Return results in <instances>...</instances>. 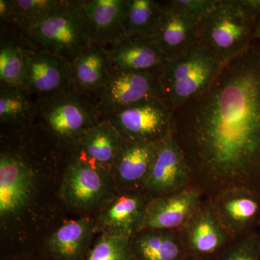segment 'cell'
<instances>
[{
    "label": "cell",
    "mask_w": 260,
    "mask_h": 260,
    "mask_svg": "<svg viewBox=\"0 0 260 260\" xmlns=\"http://www.w3.org/2000/svg\"><path fill=\"white\" fill-rule=\"evenodd\" d=\"M172 131L205 200L235 187L260 193V46L224 64L209 88L173 110Z\"/></svg>",
    "instance_id": "obj_1"
},
{
    "label": "cell",
    "mask_w": 260,
    "mask_h": 260,
    "mask_svg": "<svg viewBox=\"0 0 260 260\" xmlns=\"http://www.w3.org/2000/svg\"><path fill=\"white\" fill-rule=\"evenodd\" d=\"M260 0H219L218 5L198 21V39L222 64L251 45Z\"/></svg>",
    "instance_id": "obj_2"
},
{
    "label": "cell",
    "mask_w": 260,
    "mask_h": 260,
    "mask_svg": "<svg viewBox=\"0 0 260 260\" xmlns=\"http://www.w3.org/2000/svg\"><path fill=\"white\" fill-rule=\"evenodd\" d=\"M222 66L200 42L182 56L166 59L159 70L162 100L174 110L209 88Z\"/></svg>",
    "instance_id": "obj_3"
},
{
    "label": "cell",
    "mask_w": 260,
    "mask_h": 260,
    "mask_svg": "<svg viewBox=\"0 0 260 260\" xmlns=\"http://www.w3.org/2000/svg\"><path fill=\"white\" fill-rule=\"evenodd\" d=\"M23 30L34 49L53 53L70 63L95 42L80 1L70 2L68 6Z\"/></svg>",
    "instance_id": "obj_4"
},
{
    "label": "cell",
    "mask_w": 260,
    "mask_h": 260,
    "mask_svg": "<svg viewBox=\"0 0 260 260\" xmlns=\"http://www.w3.org/2000/svg\"><path fill=\"white\" fill-rule=\"evenodd\" d=\"M37 114L56 136L74 140L103 119L93 97L76 90L52 96L39 98Z\"/></svg>",
    "instance_id": "obj_5"
},
{
    "label": "cell",
    "mask_w": 260,
    "mask_h": 260,
    "mask_svg": "<svg viewBox=\"0 0 260 260\" xmlns=\"http://www.w3.org/2000/svg\"><path fill=\"white\" fill-rule=\"evenodd\" d=\"M173 111L165 102L151 99L109 114L104 119L125 141L160 143L172 133Z\"/></svg>",
    "instance_id": "obj_6"
},
{
    "label": "cell",
    "mask_w": 260,
    "mask_h": 260,
    "mask_svg": "<svg viewBox=\"0 0 260 260\" xmlns=\"http://www.w3.org/2000/svg\"><path fill=\"white\" fill-rule=\"evenodd\" d=\"M151 99L162 100L158 71H127L112 68L109 79L96 96L103 117Z\"/></svg>",
    "instance_id": "obj_7"
},
{
    "label": "cell",
    "mask_w": 260,
    "mask_h": 260,
    "mask_svg": "<svg viewBox=\"0 0 260 260\" xmlns=\"http://www.w3.org/2000/svg\"><path fill=\"white\" fill-rule=\"evenodd\" d=\"M25 60L23 88L39 98L52 96L79 90L71 65L60 56L47 51L23 47Z\"/></svg>",
    "instance_id": "obj_8"
},
{
    "label": "cell",
    "mask_w": 260,
    "mask_h": 260,
    "mask_svg": "<svg viewBox=\"0 0 260 260\" xmlns=\"http://www.w3.org/2000/svg\"><path fill=\"white\" fill-rule=\"evenodd\" d=\"M209 201L214 213L233 239L254 232L260 222V193L235 187L219 193Z\"/></svg>",
    "instance_id": "obj_9"
},
{
    "label": "cell",
    "mask_w": 260,
    "mask_h": 260,
    "mask_svg": "<svg viewBox=\"0 0 260 260\" xmlns=\"http://www.w3.org/2000/svg\"><path fill=\"white\" fill-rule=\"evenodd\" d=\"M190 187V171L172 131L160 144L145 181L144 190L153 199Z\"/></svg>",
    "instance_id": "obj_10"
},
{
    "label": "cell",
    "mask_w": 260,
    "mask_h": 260,
    "mask_svg": "<svg viewBox=\"0 0 260 260\" xmlns=\"http://www.w3.org/2000/svg\"><path fill=\"white\" fill-rule=\"evenodd\" d=\"M180 233L187 256L196 259L216 260L234 240L207 200Z\"/></svg>",
    "instance_id": "obj_11"
},
{
    "label": "cell",
    "mask_w": 260,
    "mask_h": 260,
    "mask_svg": "<svg viewBox=\"0 0 260 260\" xmlns=\"http://www.w3.org/2000/svg\"><path fill=\"white\" fill-rule=\"evenodd\" d=\"M152 38L166 59H176L199 42L198 20L172 0L165 2Z\"/></svg>",
    "instance_id": "obj_12"
},
{
    "label": "cell",
    "mask_w": 260,
    "mask_h": 260,
    "mask_svg": "<svg viewBox=\"0 0 260 260\" xmlns=\"http://www.w3.org/2000/svg\"><path fill=\"white\" fill-rule=\"evenodd\" d=\"M204 200L201 193L194 187L153 198L147 208L142 231H181L200 209Z\"/></svg>",
    "instance_id": "obj_13"
},
{
    "label": "cell",
    "mask_w": 260,
    "mask_h": 260,
    "mask_svg": "<svg viewBox=\"0 0 260 260\" xmlns=\"http://www.w3.org/2000/svg\"><path fill=\"white\" fill-rule=\"evenodd\" d=\"M107 170L75 159L65 172L61 194L74 208H90L107 194Z\"/></svg>",
    "instance_id": "obj_14"
},
{
    "label": "cell",
    "mask_w": 260,
    "mask_h": 260,
    "mask_svg": "<svg viewBox=\"0 0 260 260\" xmlns=\"http://www.w3.org/2000/svg\"><path fill=\"white\" fill-rule=\"evenodd\" d=\"M30 168L13 154L0 157V214L8 216L20 211L28 204L34 186Z\"/></svg>",
    "instance_id": "obj_15"
},
{
    "label": "cell",
    "mask_w": 260,
    "mask_h": 260,
    "mask_svg": "<svg viewBox=\"0 0 260 260\" xmlns=\"http://www.w3.org/2000/svg\"><path fill=\"white\" fill-rule=\"evenodd\" d=\"M152 199L144 189L122 191L101 216L100 225L105 234L134 237L143 229Z\"/></svg>",
    "instance_id": "obj_16"
},
{
    "label": "cell",
    "mask_w": 260,
    "mask_h": 260,
    "mask_svg": "<svg viewBox=\"0 0 260 260\" xmlns=\"http://www.w3.org/2000/svg\"><path fill=\"white\" fill-rule=\"evenodd\" d=\"M162 142L140 143L124 140L113 166L114 176L122 191L144 189L150 168Z\"/></svg>",
    "instance_id": "obj_17"
},
{
    "label": "cell",
    "mask_w": 260,
    "mask_h": 260,
    "mask_svg": "<svg viewBox=\"0 0 260 260\" xmlns=\"http://www.w3.org/2000/svg\"><path fill=\"white\" fill-rule=\"evenodd\" d=\"M106 49L114 69L158 71L167 59L152 37L124 35Z\"/></svg>",
    "instance_id": "obj_18"
},
{
    "label": "cell",
    "mask_w": 260,
    "mask_h": 260,
    "mask_svg": "<svg viewBox=\"0 0 260 260\" xmlns=\"http://www.w3.org/2000/svg\"><path fill=\"white\" fill-rule=\"evenodd\" d=\"M73 142L78 154L77 160L108 171L114 166L124 140L115 126L104 119Z\"/></svg>",
    "instance_id": "obj_19"
},
{
    "label": "cell",
    "mask_w": 260,
    "mask_h": 260,
    "mask_svg": "<svg viewBox=\"0 0 260 260\" xmlns=\"http://www.w3.org/2000/svg\"><path fill=\"white\" fill-rule=\"evenodd\" d=\"M70 65L78 88L93 97L97 96L112 70L107 49L95 42L82 51Z\"/></svg>",
    "instance_id": "obj_20"
},
{
    "label": "cell",
    "mask_w": 260,
    "mask_h": 260,
    "mask_svg": "<svg viewBox=\"0 0 260 260\" xmlns=\"http://www.w3.org/2000/svg\"><path fill=\"white\" fill-rule=\"evenodd\" d=\"M125 0L80 1L91 26L94 41L107 48L123 36L122 20Z\"/></svg>",
    "instance_id": "obj_21"
},
{
    "label": "cell",
    "mask_w": 260,
    "mask_h": 260,
    "mask_svg": "<svg viewBox=\"0 0 260 260\" xmlns=\"http://www.w3.org/2000/svg\"><path fill=\"white\" fill-rule=\"evenodd\" d=\"M134 260H184L187 257L180 231L143 230L131 239Z\"/></svg>",
    "instance_id": "obj_22"
},
{
    "label": "cell",
    "mask_w": 260,
    "mask_h": 260,
    "mask_svg": "<svg viewBox=\"0 0 260 260\" xmlns=\"http://www.w3.org/2000/svg\"><path fill=\"white\" fill-rule=\"evenodd\" d=\"M90 219L70 220L56 229L49 238L47 247L54 257L60 260H75L82 255L93 232Z\"/></svg>",
    "instance_id": "obj_23"
},
{
    "label": "cell",
    "mask_w": 260,
    "mask_h": 260,
    "mask_svg": "<svg viewBox=\"0 0 260 260\" xmlns=\"http://www.w3.org/2000/svg\"><path fill=\"white\" fill-rule=\"evenodd\" d=\"M162 11V3L153 0H125L123 32L125 36L152 37Z\"/></svg>",
    "instance_id": "obj_24"
},
{
    "label": "cell",
    "mask_w": 260,
    "mask_h": 260,
    "mask_svg": "<svg viewBox=\"0 0 260 260\" xmlns=\"http://www.w3.org/2000/svg\"><path fill=\"white\" fill-rule=\"evenodd\" d=\"M29 95L23 88L1 85L0 120L2 124L22 123L37 114V104L32 102Z\"/></svg>",
    "instance_id": "obj_25"
},
{
    "label": "cell",
    "mask_w": 260,
    "mask_h": 260,
    "mask_svg": "<svg viewBox=\"0 0 260 260\" xmlns=\"http://www.w3.org/2000/svg\"><path fill=\"white\" fill-rule=\"evenodd\" d=\"M25 70L23 47L12 42L2 43L0 48L1 85L23 88Z\"/></svg>",
    "instance_id": "obj_26"
},
{
    "label": "cell",
    "mask_w": 260,
    "mask_h": 260,
    "mask_svg": "<svg viewBox=\"0 0 260 260\" xmlns=\"http://www.w3.org/2000/svg\"><path fill=\"white\" fill-rule=\"evenodd\" d=\"M71 1L62 0H13L15 23L26 28L68 6Z\"/></svg>",
    "instance_id": "obj_27"
},
{
    "label": "cell",
    "mask_w": 260,
    "mask_h": 260,
    "mask_svg": "<svg viewBox=\"0 0 260 260\" xmlns=\"http://www.w3.org/2000/svg\"><path fill=\"white\" fill-rule=\"evenodd\" d=\"M132 238L104 234L98 239L86 260H134Z\"/></svg>",
    "instance_id": "obj_28"
},
{
    "label": "cell",
    "mask_w": 260,
    "mask_h": 260,
    "mask_svg": "<svg viewBox=\"0 0 260 260\" xmlns=\"http://www.w3.org/2000/svg\"><path fill=\"white\" fill-rule=\"evenodd\" d=\"M216 260H260L259 233L234 239Z\"/></svg>",
    "instance_id": "obj_29"
},
{
    "label": "cell",
    "mask_w": 260,
    "mask_h": 260,
    "mask_svg": "<svg viewBox=\"0 0 260 260\" xmlns=\"http://www.w3.org/2000/svg\"><path fill=\"white\" fill-rule=\"evenodd\" d=\"M219 0H172L188 14L192 15L198 21L210 13L218 5Z\"/></svg>",
    "instance_id": "obj_30"
},
{
    "label": "cell",
    "mask_w": 260,
    "mask_h": 260,
    "mask_svg": "<svg viewBox=\"0 0 260 260\" xmlns=\"http://www.w3.org/2000/svg\"><path fill=\"white\" fill-rule=\"evenodd\" d=\"M0 18L2 22L15 23V13L13 0H0Z\"/></svg>",
    "instance_id": "obj_31"
},
{
    "label": "cell",
    "mask_w": 260,
    "mask_h": 260,
    "mask_svg": "<svg viewBox=\"0 0 260 260\" xmlns=\"http://www.w3.org/2000/svg\"><path fill=\"white\" fill-rule=\"evenodd\" d=\"M254 38L260 39V15L258 17L257 20H256L255 28H254Z\"/></svg>",
    "instance_id": "obj_32"
},
{
    "label": "cell",
    "mask_w": 260,
    "mask_h": 260,
    "mask_svg": "<svg viewBox=\"0 0 260 260\" xmlns=\"http://www.w3.org/2000/svg\"><path fill=\"white\" fill-rule=\"evenodd\" d=\"M184 260H213V259H196V258L190 257V256H187V257L185 258Z\"/></svg>",
    "instance_id": "obj_33"
}]
</instances>
